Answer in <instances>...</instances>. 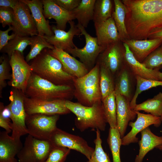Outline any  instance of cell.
I'll return each instance as SVG.
<instances>
[{
  "label": "cell",
  "instance_id": "ffe728a7",
  "mask_svg": "<svg viewBox=\"0 0 162 162\" xmlns=\"http://www.w3.org/2000/svg\"><path fill=\"white\" fill-rule=\"evenodd\" d=\"M121 41L127 45L136 59L142 63L148 56L162 44V38L142 40L130 39Z\"/></svg>",
  "mask_w": 162,
  "mask_h": 162
},
{
  "label": "cell",
  "instance_id": "f6af8a7d",
  "mask_svg": "<svg viewBox=\"0 0 162 162\" xmlns=\"http://www.w3.org/2000/svg\"><path fill=\"white\" fill-rule=\"evenodd\" d=\"M11 125L10 120L4 119L0 116V127L4 128L8 133L12 132Z\"/></svg>",
  "mask_w": 162,
  "mask_h": 162
},
{
  "label": "cell",
  "instance_id": "7a4b0ae2",
  "mask_svg": "<svg viewBox=\"0 0 162 162\" xmlns=\"http://www.w3.org/2000/svg\"><path fill=\"white\" fill-rule=\"evenodd\" d=\"M32 72L39 77L58 85H73L74 77L64 69L61 62L51 55L49 49H44L30 61Z\"/></svg>",
  "mask_w": 162,
  "mask_h": 162
},
{
  "label": "cell",
  "instance_id": "5b68a950",
  "mask_svg": "<svg viewBox=\"0 0 162 162\" xmlns=\"http://www.w3.org/2000/svg\"><path fill=\"white\" fill-rule=\"evenodd\" d=\"M100 68L99 63L97 61L87 74L82 77L73 79L74 96L78 103L83 105L90 106L102 102Z\"/></svg>",
  "mask_w": 162,
  "mask_h": 162
},
{
  "label": "cell",
  "instance_id": "3957f363",
  "mask_svg": "<svg viewBox=\"0 0 162 162\" xmlns=\"http://www.w3.org/2000/svg\"><path fill=\"white\" fill-rule=\"evenodd\" d=\"M73 85H55L32 72L25 92L27 97L52 101L70 100L74 96Z\"/></svg>",
  "mask_w": 162,
  "mask_h": 162
},
{
  "label": "cell",
  "instance_id": "cb8c5ba5",
  "mask_svg": "<svg viewBox=\"0 0 162 162\" xmlns=\"http://www.w3.org/2000/svg\"><path fill=\"white\" fill-rule=\"evenodd\" d=\"M29 8L35 23L38 34L51 37L54 35L49 21L43 14V5L41 0H20Z\"/></svg>",
  "mask_w": 162,
  "mask_h": 162
},
{
  "label": "cell",
  "instance_id": "b9f144b4",
  "mask_svg": "<svg viewBox=\"0 0 162 162\" xmlns=\"http://www.w3.org/2000/svg\"><path fill=\"white\" fill-rule=\"evenodd\" d=\"M58 6L66 10L72 11L80 4L81 0H53Z\"/></svg>",
  "mask_w": 162,
  "mask_h": 162
},
{
  "label": "cell",
  "instance_id": "c3c4849f",
  "mask_svg": "<svg viewBox=\"0 0 162 162\" xmlns=\"http://www.w3.org/2000/svg\"><path fill=\"white\" fill-rule=\"evenodd\" d=\"M156 148L159 149L160 150H162V146H158Z\"/></svg>",
  "mask_w": 162,
  "mask_h": 162
},
{
  "label": "cell",
  "instance_id": "8fae6325",
  "mask_svg": "<svg viewBox=\"0 0 162 162\" xmlns=\"http://www.w3.org/2000/svg\"><path fill=\"white\" fill-rule=\"evenodd\" d=\"M49 140L54 146L65 148L80 152L89 159L94 148L89 146L82 138L56 128L52 133Z\"/></svg>",
  "mask_w": 162,
  "mask_h": 162
},
{
  "label": "cell",
  "instance_id": "d6986e66",
  "mask_svg": "<svg viewBox=\"0 0 162 162\" xmlns=\"http://www.w3.org/2000/svg\"><path fill=\"white\" fill-rule=\"evenodd\" d=\"M43 5V14L46 19H53L56 21V27L65 30L67 23L75 19L72 11L65 10L56 4L53 0H41Z\"/></svg>",
  "mask_w": 162,
  "mask_h": 162
},
{
  "label": "cell",
  "instance_id": "277c9868",
  "mask_svg": "<svg viewBox=\"0 0 162 162\" xmlns=\"http://www.w3.org/2000/svg\"><path fill=\"white\" fill-rule=\"evenodd\" d=\"M65 104L76 116L75 125L80 131H84L89 128L98 129L101 131L105 130L107 122L102 102L88 106L78 102L66 100Z\"/></svg>",
  "mask_w": 162,
  "mask_h": 162
},
{
  "label": "cell",
  "instance_id": "8d00e7d4",
  "mask_svg": "<svg viewBox=\"0 0 162 162\" xmlns=\"http://www.w3.org/2000/svg\"><path fill=\"white\" fill-rule=\"evenodd\" d=\"M94 151L87 162H111L108 155L103 149L100 131L98 129H96V138L94 140Z\"/></svg>",
  "mask_w": 162,
  "mask_h": 162
},
{
  "label": "cell",
  "instance_id": "52a82bcc",
  "mask_svg": "<svg viewBox=\"0 0 162 162\" xmlns=\"http://www.w3.org/2000/svg\"><path fill=\"white\" fill-rule=\"evenodd\" d=\"M54 147L49 140H39L28 134L16 155L18 162H44Z\"/></svg>",
  "mask_w": 162,
  "mask_h": 162
},
{
  "label": "cell",
  "instance_id": "d590c367",
  "mask_svg": "<svg viewBox=\"0 0 162 162\" xmlns=\"http://www.w3.org/2000/svg\"><path fill=\"white\" fill-rule=\"evenodd\" d=\"M136 86L133 98L130 103V108L133 109L136 104L139 95L142 92L158 86H162V81L148 79L136 76Z\"/></svg>",
  "mask_w": 162,
  "mask_h": 162
},
{
  "label": "cell",
  "instance_id": "7dc6e473",
  "mask_svg": "<svg viewBox=\"0 0 162 162\" xmlns=\"http://www.w3.org/2000/svg\"><path fill=\"white\" fill-rule=\"evenodd\" d=\"M157 38H162V28L154 30L150 33L148 38L149 39Z\"/></svg>",
  "mask_w": 162,
  "mask_h": 162
},
{
  "label": "cell",
  "instance_id": "5bb4252c",
  "mask_svg": "<svg viewBox=\"0 0 162 162\" xmlns=\"http://www.w3.org/2000/svg\"><path fill=\"white\" fill-rule=\"evenodd\" d=\"M126 49L121 41L108 46L99 55L98 62L114 76L126 63Z\"/></svg>",
  "mask_w": 162,
  "mask_h": 162
},
{
  "label": "cell",
  "instance_id": "44dd1931",
  "mask_svg": "<svg viewBox=\"0 0 162 162\" xmlns=\"http://www.w3.org/2000/svg\"><path fill=\"white\" fill-rule=\"evenodd\" d=\"M115 94L117 127L122 138L124 136L129 122L134 119L137 114L135 111L130 108V102L120 94Z\"/></svg>",
  "mask_w": 162,
  "mask_h": 162
},
{
  "label": "cell",
  "instance_id": "9c48e42d",
  "mask_svg": "<svg viewBox=\"0 0 162 162\" xmlns=\"http://www.w3.org/2000/svg\"><path fill=\"white\" fill-rule=\"evenodd\" d=\"M77 27L80 31L81 34L84 36L85 45L82 48H79L76 46L67 50L65 52L71 54L74 57L79 58L80 61L83 63L88 69L94 66L96 59L99 55L104 50L98 44L96 37L90 35L85 28L77 23Z\"/></svg>",
  "mask_w": 162,
  "mask_h": 162
},
{
  "label": "cell",
  "instance_id": "74e56055",
  "mask_svg": "<svg viewBox=\"0 0 162 162\" xmlns=\"http://www.w3.org/2000/svg\"><path fill=\"white\" fill-rule=\"evenodd\" d=\"M0 95L3 88L6 86L5 81L10 80L11 74L10 71L11 67L10 63V58L8 55L2 56L0 58Z\"/></svg>",
  "mask_w": 162,
  "mask_h": 162
},
{
  "label": "cell",
  "instance_id": "30bf717a",
  "mask_svg": "<svg viewBox=\"0 0 162 162\" xmlns=\"http://www.w3.org/2000/svg\"><path fill=\"white\" fill-rule=\"evenodd\" d=\"M14 10L11 26L13 33L16 36L22 37L38 35L36 25L28 6L20 0Z\"/></svg>",
  "mask_w": 162,
  "mask_h": 162
},
{
  "label": "cell",
  "instance_id": "ab89813d",
  "mask_svg": "<svg viewBox=\"0 0 162 162\" xmlns=\"http://www.w3.org/2000/svg\"><path fill=\"white\" fill-rule=\"evenodd\" d=\"M70 150L65 148L54 146L44 162H64Z\"/></svg>",
  "mask_w": 162,
  "mask_h": 162
},
{
  "label": "cell",
  "instance_id": "2e32d148",
  "mask_svg": "<svg viewBox=\"0 0 162 162\" xmlns=\"http://www.w3.org/2000/svg\"><path fill=\"white\" fill-rule=\"evenodd\" d=\"M137 118L134 122H130L128 125L131 129L127 134L122 138V145H128L131 143L138 142V138L136 137L137 134L144 129L152 125L158 127L162 121L160 117L157 116L150 114H144L139 111H136Z\"/></svg>",
  "mask_w": 162,
  "mask_h": 162
},
{
  "label": "cell",
  "instance_id": "f546056e",
  "mask_svg": "<svg viewBox=\"0 0 162 162\" xmlns=\"http://www.w3.org/2000/svg\"><path fill=\"white\" fill-rule=\"evenodd\" d=\"M113 6V0H96L93 20L94 23L104 22L112 17Z\"/></svg>",
  "mask_w": 162,
  "mask_h": 162
},
{
  "label": "cell",
  "instance_id": "7c38bea8",
  "mask_svg": "<svg viewBox=\"0 0 162 162\" xmlns=\"http://www.w3.org/2000/svg\"><path fill=\"white\" fill-rule=\"evenodd\" d=\"M9 58L12 74L9 84L25 94L32 73L30 65L25 59L23 54L18 51H15Z\"/></svg>",
  "mask_w": 162,
  "mask_h": 162
},
{
  "label": "cell",
  "instance_id": "603a6c76",
  "mask_svg": "<svg viewBox=\"0 0 162 162\" xmlns=\"http://www.w3.org/2000/svg\"><path fill=\"white\" fill-rule=\"evenodd\" d=\"M6 131L0 132V162H17L15 158L23 147L20 139H15Z\"/></svg>",
  "mask_w": 162,
  "mask_h": 162
},
{
  "label": "cell",
  "instance_id": "e0dca14e",
  "mask_svg": "<svg viewBox=\"0 0 162 162\" xmlns=\"http://www.w3.org/2000/svg\"><path fill=\"white\" fill-rule=\"evenodd\" d=\"M70 28L68 32L57 28L56 26L51 27L54 35L51 37L46 35L43 36L46 40L55 48L61 49L65 51L68 49L74 48L76 46L73 39L76 36L81 34L79 29L73 21L68 22Z\"/></svg>",
  "mask_w": 162,
  "mask_h": 162
},
{
  "label": "cell",
  "instance_id": "7bdbcfd3",
  "mask_svg": "<svg viewBox=\"0 0 162 162\" xmlns=\"http://www.w3.org/2000/svg\"><path fill=\"white\" fill-rule=\"evenodd\" d=\"M13 29L12 26H10L5 31L0 30V50L7 44L10 40L16 36V34L14 33L10 35H9V32L10 31H12Z\"/></svg>",
  "mask_w": 162,
  "mask_h": 162
},
{
  "label": "cell",
  "instance_id": "681fc988",
  "mask_svg": "<svg viewBox=\"0 0 162 162\" xmlns=\"http://www.w3.org/2000/svg\"><path fill=\"white\" fill-rule=\"evenodd\" d=\"M160 118H161V121H162V116H161Z\"/></svg>",
  "mask_w": 162,
  "mask_h": 162
},
{
  "label": "cell",
  "instance_id": "484cf974",
  "mask_svg": "<svg viewBox=\"0 0 162 162\" xmlns=\"http://www.w3.org/2000/svg\"><path fill=\"white\" fill-rule=\"evenodd\" d=\"M141 140L138 141L139 150L136 156L135 162H142L143 159L150 151L162 146V136H159L154 134L148 127L140 132Z\"/></svg>",
  "mask_w": 162,
  "mask_h": 162
},
{
  "label": "cell",
  "instance_id": "6da1fadb",
  "mask_svg": "<svg viewBox=\"0 0 162 162\" xmlns=\"http://www.w3.org/2000/svg\"><path fill=\"white\" fill-rule=\"evenodd\" d=\"M125 24L130 39H147L154 30L162 28V0H122Z\"/></svg>",
  "mask_w": 162,
  "mask_h": 162
},
{
  "label": "cell",
  "instance_id": "bcb514c9",
  "mask_svg": "<svg viewBox=\"0 0 162 162\" xmlns=\"http://www.w3.org/2000/svg\"><path fill=\"white\" fill-rule=\"evenodd\" d=\"M18 1L17 0H0V7H9L14 10Z\"/></svg>",
  "mask_w": 162,
  "mask_h": 162
},
{
  "label": "cell",
  "instance_id": "8992f818",
  "mask_svg": "<svg viewBox=\"0 0 162 162\" xmlns=\"http://www.w3.org/2000/svg\"><path fill=\"white\" fill-rule=\"evenodd\" d=\"M11 90L9 97L10 103L7 105L11 113V136L15 139H19L22 136L28 134L25 123L27 116L24 105L25 95L17 89L13 88Z\"/></svg>",
  "mask_w": 162,
  "mask_h": 162
},
{
  "label": "cell",
  "instance_id": "4316f807",
  "mask_svg": "<svg viewBox=\"0 0 162 162\" xmlns=\"http://www.w3.org/2000/svg\"><path fill=\"white\" fill-rule=\"evenodd\" d=\"M96 0H81L79 5L72 11L78 23L85 28L93 20L94 8Z\"/></svg>",
  "mask_w": 162,
  "mask_h": 162
},
{
  "label": "cell",
  "instance_id": "1f68e13d",
  "mask_svg": "<svg viewBox=\"0 0 162 162\" xmlns=\"http://www.w3.org/2000/svg\"><path fill=\"white\" fill-rule=\"evenodd\" d=\"M105 116L110 127H117L116 104L115 92L101 100Z\"/></svg>",
  "mask_w": 162,
  "mask_h": 162
},
{
  "label": "cell",
  "instance_id": "83f0119b",
  "mask_svg": "<svg viewBox=\"0 0 162 162\" xmlns=\"http://www.w3.org/2000/svg\"><path fill=\"white\" fill-rule=\"evenodd\" d=\"M114 9L112 16L115 22L121 41L130 39L125 24L126 11L122 0H114Z\"/></svg>",
  "mask_w": 162,
  "mask_h": 162
},
{
  "label": "cell",
  "instance_id": "4fadbf2b",
  "mask_svg": "<svg viewBox=\"0 0 162 162\" xmlns=\"http://www.w3.org/2000/svg\"><path fill=\"white\" fill-rule=\"evenodd\" d=\"M65 101L61 100H44L30 98L25 95L24 105L27 115L36 114L49 115H65L71 112L65 105Z\"/></svg>",
  "mask_w": 162,
  "mask_h": 162
},
{
  "label": "cell",
  "instance_id": "ba28073f",
  "mask_svg": "<svg viewBox=\"0 0 162 162\" xmlns=\"http://www.w3.org/2000/svg\"><path fill=\"white\" fill-rule=\"evenodd\" d=\"M59 117V115H27L25 123L28 134L39 140H49L51 134L57 128Z\"/></svg>",
  "mask_w": 162,
  "mask_h": 162
},
{
  "label": "cell",
  "instance_id": "e575fe53",
  "mask_svg": "<svg viewBox=\"0 0 162 162\" xmlns=\"http://www.w3.org/2000/svg\"><path fill=\"white\" fill-rule=\"evenodd\" d=\"M31 49L26 58L28 62L35 58L45 48L51 50L55 49L54 46L48 43L43 36L38 34L34 36Z\"/></svg>",
  "mask_w": 162,
  "mask_h": 162
},
{
  "label": "cell",
  "instance_id": "ac0fdd59",
  "mask_svg": "<svg viewBox=\"0 0 162 162\" xmlns=\"http://www.w3.org/2000/svg\"><path fill=\"white\" fill-rule=\"evenodd\" d=\"M49 52L61 62L64 70L75 78L82 77L88 72V69L83 63L63 50L55 48L49 49Z\"/></svg>",
  "mask_w": 162,
  "mask_h": 162
},
{
  "label": "cell",
  "instance_id": "f35d334b",
  "mask_svg": "<svg viewBox=\"0 0 162 162\" xmlns=\"http://www.w3.org/2000/svg\"><path fill=\"white\" fill-rule=\"evenodd\" d=\"M142 63L150 69L161 67L162 65V44L148 56Z\"/></svg>",
  "mask_w": 162,
  "mask_h": 162
},
{
  "label": "cell",
  "instance_id": "9a60e30c",
  "mask_svg": "<svg viewBox=\"0 0 162 162\" xmlns=\"http://www.w3.org/2000/svg\"><path fill=\"white\" fill-rule=\"evenodd\" d=\"M115 93L124 96L130 102L133 98L136 90V76L126 62L115 75Z\"/></svg>",
  "mask_w": 162,
  "mask_h": 162
},
{
  "label": "cell",
  "instance_id": "7402d4cb",
  "mask_svg": "<svg viewBox=\"0 0 162 162\" xmlns=\"http://www.w3.org/2000/svg\"><path fill=\"white\" fill-rule=\"evenodd\" d=\"M99 45L104 50L110 45L121 41L112 16L104 22L94 23Z\"/></svg>",
  "mask_w": 162,
  "mask_h": 162
},
{
  "label": "cell",
  "instance_id": "836d02e7",
  "mask_svg": "<svg viewBox=\"0 0 162 162\" xmlns=\"http://www.w3.org/2000/svg\"><path fill=\"white\" fill-rule=\"evenodd\" d=\"M107 142L111 152L113 162H122L120 155L122 138L117 127H110Z\"/></svg>",
  "mask_w": 162,
  "mask_h": 162
},
{
  "label": "cell",
  "instance_id": "4dcf8cb0",
  "mask_svg": "<svg viewBox=\"0 0 162 162\" xmlns=\"http://www.w3.org/2000/svg\"><path fill=\"white\" fill-rule=\"evenodd\" d=\"M100 64V63H99ZM100 85L102 99L114 92L115 76L105 66L100 64Z\"/></svg>",
  "mask_w": 162,
  "mask_h": 162
},
{
  "label": "cell",
  "instance_id": "d4e9b609",
  "mask_svg": "<svg viewBox=\"0 0 162 162\" xmlns=\"http://www.w3.org/2000/svg\"><path fill=\"white\" fill-rule=\"evenodd\" d=\"M123 43L126 49V63L136 76L146 79L162 81V72L160 71L161 66L154 69L147 68L136 59L127 45Z\"/></svg>",
  "mask_w": 162,
  "mask_h": 162
},
{
  "label": "cell",
  "instance_id": "ee69618b",
  "mask_svg": "<svg viewBox=\"0 0 162 162\" xmlns=\"http://www.w3.org/2000/svg\"><path fill=\"white\" fill-rule=\"evenodd\" d=\"M0 116L4 119L10 120L11 113L10 111L8 106H4L3 103L0 104Z\"/></svg>",
  "mask_w": 162,
  "mask_h": 162
},
{
  "label": "cell",
  "instance_id": "f1b7e54d",
  "mask_svg": "<svg viewBox=\"0 0 162 162\" xmlns=\"http://www.w3.org/2000/svg\"><path fill=\"white\" fill-rule=\"evenodd\" d=\"M133 110L136 111H143L160 117L162 115V92H160L153 98L148 99L141 103L136 104Z\"/></svg>",
  "mask_w": 162,
  "mask_h": 162
},
{
  "label": "cell",
  "instance_id": "60d3db41",
  "mask_svg": "<svg viewBox=\"0 0 162 162\" xmlns=\"http://www.w3.org/2000/svg\"><path fill=\"white\" fill-rule=\"evenodd\" d=\"M14 13V10L11 8L0 7V22L3 28L12 25Z\"/></svg>",
  "mask_w": 162,
  "mask_h": 162
},
{
  "label": "cell",
  "instance_id": "d6a6232c",
  "mask_svg": "<svg viewBox=\"0 0 162 162\" xmlns=\"http://www.w3.org/2000/svg\"><path fill=\"white\" fill-rule=\"evenodd\" d=\"M34 36L22 37L16 35L14 38L8 42L7 44L0 50V52L7 53L9 58L16 51L23 54L24 50L28 46L31 45Z\"/></svg>",
  "mask_w": 162,
  "mask_h": 162
}]
</instances>
